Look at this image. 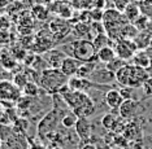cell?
Segmentation results:
<instances>
[{
  "label": "cell",
  "mask_w": 152,
  "mask_h": 149,
  "mask_svg": "<svg viewBox=\"0 0 152 149\" xmlns=\"http://www.w3.org/2000/svg\"><path fill=\"white\" fill-rule=\"evenodd\" d=\"M66 57L68 56L60 48H52V49H50L48 52H46V53H43V58L46 60L48 66L53 68V69H60Z\"/></svg>",
  "instance_id": "obj_13"
},
{
  "label": "cell",
  "mask_w": 152,
  "mask_h": 149,
  "mask_svg": "<svg viewBox=\"0 0 152 149\" xmlns=\"http://www.w3.org/2000/svg\"><path fill=\"white\" fill-rule=\"evenodd\" d=\"M55 46H56V40H55L51 30L48 29L46 31L40 30L39 33L37 34V36L34 38V40H33L31 48L37 55H43L50 49H52Z\"/></svg>",
  "instance_id": "obj_5"
},
{
  "label": "cell",
  "mask_w": 152,
  "mask_h": 149,
  "mask_svg": "<svg viewBox=\"0 0 152 149\" xmlns=\"http://www.w3.org/2000/svg\"><path fill=\"white\" fill-rule=\"evenodd\" d=\"M91 36H96V35H99V34H104L105 33V27L103 23H100V22H96V21H94V22L91 23ZM92 38V39H94Z\"/></svg>",
  "instance_id": "obj_32"
},
{
  "label": "cell",
  "mask_w": 152,
  "mask_h": 149,
  "mask_svg": "<svg viewBox=\"0 0 152 149\" xmlns=\"http://www.w3.org/2000/svg\"><path fill=\"white\" fill-rule=\"evenodd\" d=\"M8 4V0H0V7H5Z\"/></svg>",
  "instance_id": "obj_40"
},
{
  "label": "cell",
  "mask_w": 152,
  "mask_h": 149,
  "mask_svg": "<svg viewBox=\"0 0 152 149\" xmlns=\"http://www.w3.org/2000/svg\"><path fill=\"white\" fill-rule=\"evenodd\" d=\"M117 118H118V112H117V110H110V112L103 114L100 121H102L103 127H104L107 131H112Z\"/></svg>",
  "instance_id": "obj_21"
},
{
  "label": "cell",
  "mask_w": 152,
  "mask_h": 149,
  "mask_svg": "<svg viewBox=\"0 0 152 149\" xmlns=\"http://www.w3.org/2000/svg\"><path fill=\"white\" fill-rule=\"evenodd\" d=\"M22 96V91L12 81H0V101L17 102Z\"/></svg>",
  "instance_id": "obj_6"
},
{
  "label": "cell",
  "mask_w": 152,
  "mask_h": 149,
  "mask_svg": "<svg viewBox=\"0 0 152 149\" xmlns=\"http://www.w3.org/2000/svg\"><path fill=\"white\" fill-rule=\"evenodd\" d=\"M81 64H82V62L78 61L77 58L68 56V57L64 60L63 65H61V68H60V70L63 71L68 78L74 77V75H77V71H78L79 66H81Z\"/></svg>",
  "instance_id": "obj_17"
},
{
  "label": "cell",
  "mask_w": 152,
  "mask_h": 149,
  "mask_svg": "<svg viewBox=\"0 0 152 149\" xmlns=\"http://www.w3.org/2000/svg\"><path fill=\"white\" fill-rule=\"evenodd\" d=\"M113 48H115V51H116V56L124 61L131 60L134 55L139 51L138 47L135 46V43H134V40H129V39L116 40Z\"/></svg>",
  "instance_id": "obj_7"
},
{
  "label": "cell",
  "mask_w": 152,
  "mask_h": 149,
  "mask_svg": "<svg viewBox=\"0 0 152 149\" xmlns=\"http://www.w3.org/2000/svg\"><path fill=\"white\" fill-rule=\"evenodd\" d=\"M33 15L37 17L38 20H46L47 16H48V10L46 9V7L43 5H35L33 8Z\"/></svg>",
  "instance_id": "obj_31"
},
{
  "label": "cell",
  "mask_w": 152,
  "mask_h": 149,
  "mask_svg": "<svg viewBox=\"0 0 152 149\" xmlns=\"http://www.w3.org/2000/svg\"><path fill=\"white\" fill-rule=\"evenodd\" d=\"M100 64V62H99ZM90 81L96 83V84H107L112 86L116 83V74L113 71H110L104 64H102V66L98 65V68L94 70L91 75H90Z\"/></svg>",
  "instance_id": "obj_8"
},
{
  "label": "cell",
  "mask_w": 152,
  "mask_h": 149,
  "mask_svg": "<svg viewBox=\"0 0 152 149\" xmlns=\"http://www.w3.org/2000/svg\"><path fill=\"white\" fill-rule=\"evenodd\" d=\"M140 31L137 29L133 23H126L125 26L121 29V33H120V39H129V40H134L137 38V35L139 34ZM118 39V40H120Z\"/></svg>",
  "instance_id": "obj_24"
},
{
  "label": "cell",
  "mask_w": 152,
  "mask_h": 149,
  "mask_svg": "<svg viewBox=\"0 0 152 149\" xmlns=\"http://www.w3.org/2000/svg\"><path fill=\"white\" fill-rule=\"evenodd\" d=\"M125 65H126V61H124V60H121V58L116 57L115 60H113V61H110L109 64H107L105 66L108 68L110 71H113V73H115V74H116V73L118 71V70H120V69L122 68V66H125Z\"/></svg>",
  "instance_id": "obj_30"
},
{
  "label": "cell",
  "mask_w": 152,
  "mask_h": 149,
  "mask_svg": "<svg viewBox=\"0 0 152 149\" xmlns=\"http://www.w3.org/2000/svg\"><path fill=\"white\" fill-rule=\"evenodd\" d=\"M122 15L125 16V18L129 21L130 23H133L138 17L142 16V9H140V5H138L135 1H131L129 5L125 8V10L122 12Z\"/></svg>",
  "instance_id": "obj_19"
},
{
  "label": "cell",
  "mask_w": 152,
  "mask_h": 149,
  "mask_svg": "<svg viewBox=\"0 0 152 149\" xmlns=\"http://www.w3.org/2000/svg\"><path fill=\"white\" fill-rule=\"evenodd\" d=\"M124 101H125V100H124L122 95L120 93L118 88H112L105 93V104L108 105V108L110 110H117V112H118L121 104Z\"/></svg>",
  "instance_id": "obj_16"
},
{
  "label": "cell",
  "mask_w": 152,
  "mask_h": 149,
  "mask_svg": "<svg viewBox=\"0 0 152 149\" xmlns=\"http://www.w3.org/2000/svg\"><path fill=\"white\" fill-rule=\"evenodd\" d=\"M12 43V34L8 30H0V46H8Z\"/></svg>",
  "instance_id": "obj_33"
},
{
  "label": "cell",
  "mask_w": 152,
  "mask_h": 149,
  "mask_svg": "<svg viewBox=\"0 0 152 149\" xmlns=\"http://www.w3.org/2000/svg\"><path fill=\"white\" fill-rule=\"evenodd\" d=\"M58 48H60L66 56L74 57L81 62L98 61V51H96L92 40H90V39L70 40L69 43L61 44Z\"/></svg>",
  "instance_id": "obj_1"
},
{
  "label": "cell",
  "mask_w": 152,
  "mask_h": 149,
  "mask_svg": "<svg viewBox=\"0 0 152 149\" xmlns=\"http://www.w3.org/2000/svg\"><path fill=\"white\" fill-rule=\"evenodd\" d=\"M69 113V112H68ZM66 112H61L57 109H51L42 119L39 121L37 126V135L40 140L46 141L47 144L52 143V139L56 134V131L58 129V126L61 124V119L65 114H68Z\"/></svg>",
  "instance_id": "obj_2"
},
{
  "label": "cell",
  "mask_w": 152,
  "mask_h": 149,
  "mask_svg": "<svg viewBox=\"0 0 152 149\" xmlns=\"http://www.w3.org/2000/svg\"><path fill=\"white\" fill-rule=\"evenodd\" d=\"M79 149H99V148L92 143H86V144H82L81 147H79Z\"/></svg>",
  "instance_id": "obj_38"
},
{
  "label": "cell",
  "mask_w": 152,
  "mask_h": 149,
  "mask_svg": "<svg viewBox=\"0 0 152 149\" xmlns=\"http://www.w3.org/2000/svg\"><path fill=\"white\" fill-rule=\"evenodd\" d=\"M151 35L148 31H140L137 35V38L134 39V43L138 47L139 51H146L147 48H150V40H151Z\"/></svg>",
  "instance_id": "obj_23"
},
{
  "label": "cell",
  "mask_w": 152,
  "mask_h": 149,
  "mask_svg": "<svg viewBox=\"0 0 152 149\" xmlns=\"http://www.w3.org/2000/svg\"><path fill=\"white\" fill-rule=\"evenodd\" d=\"M139 106H140V100H125L121 104L118 109V116L125 121H131L135 119L139 116Z\"/></svg>",
  "instance_id": "obj_9"
},
{
  "label": "cell",
  "mask_w": 152,
  "mask_h": 149,
  "mask_svg": "<svg viewBox=\"0 0 152 149\" xmlns=\"http://www.w3.org/2000/svg\"><path fill=\"white\" fill-rule=\"evenodd\" d=\"M78 121V117L75 116L73 112H69L68 114H65L61 119V126H64L65 129H74L75 123Z\"/></svg>",
  "instance_id": "obj_28"
},
{
  "label": "cell",
  "mask_w": 152,
  "mask_h": 149,
  "mask_svg": "<svg viewBox=\"0 0 152 149\" xmlns=\"http://www.w3.org/2000/svg\"><path fill=\"white\" fill-rule=\"evenodd\" d=\"M151 64H152V60L146 51H138L133 56V65H135V66L148 69L151 66Z\"/></svg>",
  "instance_id": "obj_20"
},
{
  "label": "cell",
  "mask_w": 152,
  "mask_h": 149,
  "mask_svg": "<svg viewBox=\"0 0 152 149\" xmlns=\"http://www.w3.org/2000/svg\"><path fill=\"white\" fill-rule=\"evenodd\" d=\"M99 61H92V62H82L77 71V77L81 78H90V75L94 73V70L98 68Z\"/></svg>",
  "instance_id": "obj_22"
},
{
  "label": "cell",
  "mask_w": 152,
  "mask_h": 149,
  "mask_svg": "<svg viewBox=\"0 0 152 149\" xmlns=\"http://www.w3.org/2000/svg\"><path fill=\"white\" fill-rule=\"evenodd\" d=\"M68 77L64 74L60 69L48 68L44 71H42L39 79V87L48 95H55L58 93L61 87L68 84Z\"/></svg>",
  "instance_id": "obj_4"
},
{
  "label": "cell",
  "mask_w": 152,
  "mask_h": 149,
  "mask_svg": "<svg viewBox=\"0 0 152 149\" xmlns=\"http://www.w3.org/2000/svg\"><path fill=\"white\" fill-rule=\"evenodd\" d=\"M50 30L52 33L55 40H60V39H64L65 36H68L72 33L73 27L69 25L65 20L56 18L50 23Z\"/></svg>",
  "instance_id": "obj_11"
},
{
  "label": "cell",
  "mask_w": 152,
  "mask_h": 149,
  "mask_svg": "<svg viewBox=\"0 0 152 149\" xmlns=\"http://www.w3.org/2000/svg\"><path fill=\"white\" fill-rule=\"evenodd\" d=\"M150 20H151L150 17H147L146 15H143V13H142V16L138 17V18L133 22V25L135 26L139 31H146L147 25H148V22H150Z\"/></svg>",
  "instance_id": "obj_29"
},
{
  "label": "cell",
  "mask_w": 152,
  "mask_h": 149,
  "mask_svg": "<svg viewBox=\"0 0 152 149\" xmlns=\"http://www.w3.org/2000/svg\"><path fill=\"white\" fill-rule=\"evenodd\" d=\"M150 48H152V35H151V40H150Z\"/></svg>",
  "instance_id": "obj_41"
},
{
  "label": "cell",
  "mask_w": 152,
  "mask_h": 149,
  "mask_svg": "<svg viewBox=\"0 0 152 149\" xmlns=\"http://www.w3.org/2000/svg\"><path fill=\"white\" fill-rule=\"evenodd\" d=\"M78 137L81 139L82 144L90 143L92 136V127H91V119L90 118H78L74 127Z\"/></svg>",
  "instance_id": "obj_12"
},
{
  "label": "cell",
  "mask_w": 152,
  "mask_h": 149,
  "mask_svg": "<svg viewBox=\"0 0 152 149\" xmlns=\"http://www.w3.org/2000/svg\"><path fill=\"white\" fill-rule=\"evenodd\" d=\"M131 3V0H113V4H115V8L118 10V12L122 13L125 8Z\"/></svg>",
  "instance_id": "obj_35"
},
{
  "label": "cell",
  "mask_w": 152,
  "mask_h": 149,
  "mask_svg": "<svg viewBox=\"0 0 152 149\" xmlns=\"http://www.w3.org/2000/svg\"><path fill=\"white\" fill-rule=\"evenodd\" d=\"M122 136L129 141H143V130H142L140 123L137 119H131L127 121L125 124V129H124Z\"/></svg>",
  "instance_id": "obj_10"
},
{
  "label": "cell",
  "mask_w": 152,
  "mask_h": 149,
  "mask_svg": "<svg viewBox=\"0 0 152 149\" xmlns=\"http://www.w3.org/2000/svg\"><path fill=\"white\" fill-rule=\"evenodd\" d=\"M17 65H18V62H17L16 57L13 56L11 49H8V48H1V49H0V70L11 71Z\"/></svg>",
  "instance_id": "obj_14"
},
{
  "label": "cell",
  "mask_w": 152,
  "mask_h": 149,
  "mask_svg": "<svg viewBox=\"0 0 152 149\" xmlns=\"http://www.w3.org/2000/svg\"><path fill=\"white\" fill-rule=\"evenodd\" d=\"M11 21L7 16H0V30H8Z\"/></svg>",
  "instance_id": "obj_36"
},
{
  "label": "cell",
  "mask_w": 152,
  "mask_h": 149,
  "mask_svg": "<svg viewBox=\"0 0 152 149\" xmlns=\"http://www.w3.org/2000/svg\"><path fill=\"white\" fill-rule=\"evenodd\" d=\"M146 31H148V33H150V34H152V20H150V22H148Z\"/></svg>",
  "instance_id": "obj_39"
},
{
  "label": "cell",
  "mask_w": 152,
  "mask_h": 149,
  "mask_svg": "<svg viewBox=\"0 0 152 149\" xmlns=\"http://www.w3.org/2000/svg\"><path fill=\"white\" fill-rule=\"evenodd\" d=\"M150 78L147 69L135 66V65H125L116 73V82L120 86H126L131 88H139L143 83Z\"/></svg>",
  "instance_id": "obj_3"
},
{
  "label": "cell",
  "mask_w": 152,
  "mask_h": 149,
  "mask_svg": "<svg viewBox=\"0 0 152 149\" xmlns=\"http://www.w3.org/2000/svg\"><path fill=\"white\" fill-rule=\"evenodd\" d=\"M125 149H143V141H133Z\"/></svg>",
  "instance_id": "obj_37"
},
{
  "label": "cell",
  "mask_w": 152,
  "mask_h": 149,
  "mask_svg": "<svg viewBox=\"0 0 152 149\" xmlns=\"http://www.w3.org/2000/svg\"><path fill=\"white\" fill-rule=\"evenodd\" d=\"M12 82L22 91V88L30 82V79H29V75H27L26 71H18V73H16V74L13 75V81Z\"/></svg>",
  "instance_id": "obj_27"
},
{
  "label": "cell",
  "mask_w": 152,
  "mask_h": 149,
  "mask_svg": "<svg viewBox=\"0 0 152 149\" xmlns=\"http://www.w3.org/2000/svg\"><path fill=\"white\" fill-rule=\"evenodd\" d=\"M92 43H94L96 51H99V49H102V48H104L107 46H110L112 39L104 33V34H99V35H96L94 39H92Z\"/></svg>",
  "instance_id": "obj_26"
},
{
  "label": "cell",
  "mask_w": 152,
  "mask_h": 149,
  "mask_svg": "<svg viewBox=\"0 0 152 149\" xmlns=\"http://www.w3.org/2000/svg\"><path fill=\"white\" fill-rule=\"evenodd\" d=\"M116 51L115 48H113L112 46H107L104 48H102V49L98 51V61L100 62V64H109L110 61H113L116 58Z\"/></svg>",
  "instance_id": "obj_18"
},
{
  "label": "cell",
  "mask_w": 152,
  "mask_h": 149,
  "mask_svg": "<svg viewBox=\"0 0 152 149\" xmlns=\"http://www.w3.org/2000/svg\"><path fill=\"white\" fill-rule=\"evenodd\" d=\"M95 83L91 82L87 78H81V77H70L68 79V86L72 91H82V92H87L88 89H91L94 87Z\"/></svg>",
  "instance_id": "obj_15"
},
{
  "label": "cell",
  "mask_w": 152,
  "mask_h": 149,
  "mask_svg": "<svg viewBox=\"0 0 152 149\" xmlns=\"http://www.w3.org/2000/svg\"><path fill=\"white\" fill-rule=\"evenodd\" d=\"M22 92L25 96H29V97H37L42 93V88L39 87V84L35 82H29L25 87L22 88Z\"/></svg>",
  "instance_id": "obj_25"
},
{
  "label": "cell",
  "mask_w": 152,
  "mask_h": 149,
  "mask_svg": "<svg viewBox=\"0 0 152 149\" xmlns=\"http://www.w3.org/2000/svg\"><path fill=\"white\" fill-rule=\"evenodd\" d=\"M142 89H143V93L147 99H152V78H148L147 81L143 83Z\"/></svg>",
  "instance_id": "obj_34"
}]
</instances>
